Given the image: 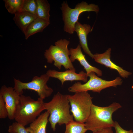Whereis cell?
<instances>
[{
  "label": "cell",
  "instance_id": "obj_23",
  "mask_svg": "<svg viewBox=\"0 0 133 133\" xmlns=\"http://www.w3.org/2000/svg\"><path fill=\"white\" fill-rule=\"evenodd\" d=\"M114 127L115 130V133H133V131L131 130L127 131L124 129L116 121H115Z\"/></svg>",
  "mask_w": 133,
  "mask_h": 133
},
{
  "label": "cell",
  "instance_id": "obj_5",
  "mask_svg": "<svg viewBox=\"0 0 133 133\" xmlns=\"http://www.w3.org/2000/svg\"><path fill=\"white\" fill-rule=\"evenodd\" d=\"M60 9L64 23V31L71 34L75 31V25L81 13L86 11H93L97 13L99 10L97 5L93 3L88 4L84 1L78 3L74 8H70L67 2L64 1Z\"/></svg>",
  "mask_w": 133,
  "mask_h": 133
},
{
  "label": "cell",
  "instance_id": "obj_18",
  "mask_svg": "<svg viewBox=\"0 0 133 133\" xmlns=\"http://www.w3.org/2000/svg\"><path fill=\"white\" fill-rule=\"evenodd\" d=\"M66 125V130L64 133H85L87 130L84 123L74 120Z\"/></svg>",
  "mask_w": 133,
  "mask_h": 133
},
{
  "label": "cell",
  "instance_id": "obj_13",
  "mask_svg": "<svg viewBox=\"0 0 133 133\" xmlns=\"http://www.w3.org/2000/svg\"><path fill=\"white\" fill-rule=\"evenodd\" d=\"M91 31V27L89 24H82L78 21L75 25V31L79 37L80 44L84 51L93 59L94 54L90 51L87 45V36Z\"/></svg>",
  "mask_w": 133,
  "mask_h": 133
},
{
  "label": "cell",
  "instance_id": "obj_9",
  "mask_svg": "<svg viewBox=\"0 0 133 133\" xmlns=\"http://www.w3.org/2000/svg\"><path fill=\"white\" fill-rule=\"evenodd\" d=\"M1 95L5 103L8 113V117L11 120L14 119V115L17 106L19 103L20 96L14 88L2 86L0 90Z\"/></svg>",
  "mask_w": 133,
  "mask_h": 133
},
{
  "label": "cell",
  "instance_id": "obj_25",
  "mask_svg": "<svg viewBox=\"0 0 133 133\" xmlns=\"http://www.w3.org/2000/svg\"><path fill=\"white\" fill-rule=\"evenodd\" d=\"M132 88L133 89V85L132 86Z\"/></svg>",
  "mask_w": 133,
  "mask_h": 133
},
{
  "label": "cell",
  "instance_id": "obj_14",
  "mask_svg": "<svg viewBox=\"0 0 133 133\" xmlns=\"http://www.w3.org/2000/svg\"><path fill=\"white\" fill-rule=\"evenodd\" d=\"M49 113L47 111L40 115L26 129L29 133H46Z\"/></svg>",
  "mask_w": 133,
  "mask_h": 133
},
{
  "label": "cell",
  "instance_id": "obj_20",
  "mask_svg": "<svg viewBox=\"0 0 133 133\" xmlns=\"http://www.w3.org/2000/svg\"><path fill=\"white\" fill-rule=\"evenodd\" d=\"M37 8L36 0H24L21 12H26L35 15Z\"/></svg>",
  "mask_w": 133,
  "mask_h": 133
},
{
  "label": "cell",
  "instance_id": "obj_15",
  "mask_svg": "<svg viewBox=\"0 0 133 133\" xmlns=\"http://www.w3.org/2000/svg\"><path fill=\"white\" fill-rule=\"evenodd\" d=\"M37 17L30 12H20L15 14L13 19L15 23L24 33L29 24Z\"/></svg>",
  "mask_w": 133,
  "mask_h": 133
},
{
  "label": "cell",
  "instance_id": "obj_2",
  "mask_svg": "<svg viewBox=\"0 0 133 133\" xmlns=\"http://www.w3.org/2000/svg\"><path fill=\"white\" fill-rule=\"evenodd\" d=\"M121 107L119 103L116 102L104 107L93 103L90 115L85 123L86 129L93 132L114 127L115 122L112 119V114Z\"/></svg>",
  "mask_w": 133,
  "mask_h": 133
},
{
  "label": "cell",
  "instance_id": "obj_8",
  "mask_svg": "<svg viewBox=\"0 0 133 133\" xmlns=\"http://www.w3.org/2000/svg\"><path fill=\"white\" fill-rule=\"evenodd\" d=\"M87 76L89 77L87 82L83 84L79 82L75 83L68 88V91L76 93L91 91L100 93L103 89L112 86L116 87L117 85H121L122 83V79L119 77L113 80L107 81L99 77L94 72L89 73Z\"/></svg>",
  "mask_w": 133,
  "mask_h": 133
},
{
  "label": "cell",
  "instance_id": "obj_4",
  "mask_svg": "<svg viewBox=\"0 0 133 133\" xmlns=\"http://www.w3.org/2000/svg\"><path fill=\"white\" fill-rule=\"evenodd\" d=\"M70 41L66 39H61L51 45L45 51L44 56L48 63L54 62L53 65L60 70L62 66L66 69L75 68L71 61L70 53L68 46Z\"/></svg>",
  "mask_w": 133,
  "mask_h": 133
},
{
  "label": "cell",
  "instance_id": "obj_6",
  "mask_svg": "<svg viewBox=\"0 0 133 133\" xmlns=\"http://www.w3.org/2000/svg\"><path fill=\"white\" fill-rule=\"evenodd\" d=\"M71 108L70 112L75 121L85 123L89 117L92 103L91 97L88 91L66 95Z\"/></svg>",
  "mask_w": 133,
  "mask_h": 133
},
{
  "label": "cell",
  "instance_id": "obj_11",
  "mask_svg": "<svg viewBox=\"0 0 133 133\" xmlns=\"http://www.w3.org/2000/svg\"><path fill=\"white\" fill-rule=\"evenodd\" d=\"M111 48H109L102 53H96L94 54L93 59L95 61L111 69L116 70L121 77L125 78L132 74V73L124 70L122 67L117 65L110 59Z\"/></svg>",
  "mask_w": 133,
  "mask_h": 133
},
{
  "label": "cell",
  "instance_id": "obj_21",
  "mask_svg": "<svg viewBox=\"0 0 133 133\" xmlns=\"http://www.w3.org/2000/svg\"><path fill=\"white\" fill-rule=\"evenodd\" d=\"M8 131L9 133H29L24 126L17 122H14L10 125Z\"/></svg>",
  "mask_w": 133,
  "mask_h": 133
},
{
  "label": "cell",
  "instance_id": "obj_10",
  "mask_svg": "<svg viewBox=\"0 0 133 133\" xmlns=\"http://www.w3.org/2000/svg\"><path fill=\"white\" fill-rule=\"evenodd\" d=\"M75 68L72 69H68L64 71H59L55 70L49 69L46 72L47 74L50 77L57 79L61 82L63 85L66 81H81L86 83L88 81L87 73L83 71L79 73L75 72Z\"/></svg>",
  "mask_w": 133,
  "mask_h": 133
},
{
  "label": "cell",
  "instance_id": "obj_3",
  "mask_svg": "<svg viewBox=\"0 0 133 133\" xmlns=\"http://www.w3.org/2000/svg\"><path fill=\"white\" fill-rule=\"evenodd\" d=\"M43 100L39 97L35 100L29 96L20 95L14 119L24 126L33 122L45 110Z\"/></svg>",
  "mask_w": 133,
  "mask_h": 133
},
{
  "label": "cell",
  "instance_id": "obj_12",
  "mask_svg": "<svg viewBox=\"0 0 133 133\" xmlns=\"http://www.w3.org/2000/svg\"><path fill=\"white\" fill-rule=\"evenodd\" d=\"M69 50L70 53L69 58L71 62L72 63L76 60L78 61L85 70L87 75L91 72H94L96 73L98 76L102 75V72L101 70L92 66L87 61L85 55L82 52L80 44H78L76 48H70Z\"/></svg>",
  "mask_w": 133,
  "mask_h": 133
},
{
  "label": "cell",
  "instance_id": "obj_17",
  "mask_svg": "<svg viewBox=\"0 0 133 133\" xmlns=\"http://www.w3.org/2000/svg\"><path fill=\"white\" fill-rule=\"evenodd\" d=\"M37 8L35 15L37 17L50 21V5L46 0H36Z\"/></svg>",
  "mask_w": 133,
  "mask_h": 133
},
{
  "label": "cell",
  "instance_id": "obj_7",
  "mask_svg": "<svg viewBox=\"0 0 133 133\" xmlns=\"http://www.w3.org/2000/svg\"><path fill=\"white\" fill-rule=\"evenodd\" d=\"M50 78L47 74H44L40 76H35L31 82L27 83L14 78L13 88L20 96L22 95L24 90H32L37 92L39 98L44 99L50 96L53 91L47 84Z\"/></svg>",
  "mask_w": 133,
  "mask_h": 133
},
{
  "label": "cell",
  "instance_id": "obj_19",
  "mask_svg": "<svg viewBox=\"0 0 133 133\" xmlns=\"http://www.w3.org/2000/svg\"><path fill=\"white\" fill-rule=\"evenodd\" d=\"M5 6L8 12L14 14L21 11L24 0H4Z\"/></svg>",
  "mask_w": 133,
  "mask_h": 133
},
{
  "label": "cell",
  "instance_id": "obj_24",
  "mask_svg": "<svg viewBox=\"0 0 133 133\" xmlns=\"http://www.w3.org/2000/svg\"><path fill=\"white\" fill-rule=\"evenodd\" d=\"M93 133H113L112 128H106Z\"/></svg>",
  "mask_w": 133,
  "mask_h": 133
},
{
  "label": "cell",
  "instance_id": "obj_26",
  "mask_svg": "<svg viewBox=\"0 0 133 133\" xmlns=\"http://www.w3.org/2000/svg\"><path fill=\"white\" fill-rule=\"evenodd\" d=\"M10 133H15L13 132H11Z\"/></svg>",
  "mask_w": 133,
  "mask_h": 133
},
{
  "label": "cell",
  "instance_id": "obj_27",
  "mask_svg": "<svg viewBox=\"0 0 133 133\" xmlns=\"http://www.w3.org/2000/svg\"></svg>",
  "mask_w": 133,
  "mask_h": 133
},
{
  "label": "cell",
  "instance_id": "obj_22",
  "mask_svg": "<svg viewBox=\"0 0 133 133\" xmlns=\"http://www.w3.org/2000/svg\"><path fill=\"white\" fill-rule=\"evenodd\" d=\"M8 116V112L5 102L0 95V118H5Z\"/></svg>",
  "mask_w": 133,
  "mask_h": 133
},
{
  "label": "cell",
  "instance_id": "obj_1",
  "mask_svg": "<svg viewBox=\"0 0 133 133\" xmlns=\"http://www.w3.org/2000/svg\"><path fill=\"white\" fill-rule=\"evenodd\" d=\"M44 106L45 110L49 113L48 121L54 131L57 124L61 125L73 120V117L70 113V106L66 95L58 92L50 101L44 102Z\"/></svg>",
  "mask_w": 133,
  "mask_h": 133
},
{
  "label": "cell",
  "instance_id": "obj_16",
  "mask_svg": "<svg viewBox=\"0 0 133 133\" xmlns=\"http://www.w3.org/2000/svg\"><path fill=\"white\" fill-rule=\"evenodd\" d=\"M50 24V21L37 17L28 26L24 33L27 39L30 36L37 33L42 32Z\"/></svg>",
  "mask_w": 133,
  "mask_h": 133
}]
</instances>
